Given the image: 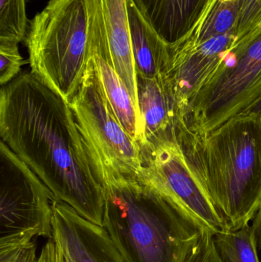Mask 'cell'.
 <instances>
[{
	"instance_id": "obj_19",
	"label": "cell",
	"mask_w": 261,
	"mask_h": 262,
	"mask_svg": "<svg viewBox=\"0 0 261 262\" xmlns=\"http://www.w3.org/2000/svg\"><path fill=\"white\" fill-rule=\"evenodd\" d=\"M261 18V0H245L237 28L236 44H251V34ZM233 46V47H234Z\"/></svg>"
},
{
	"instance_id": "obj_9",
	"label": "cell",
	"mask_w": 261,
	"mask_h": 262,
	"mask_svg": "<svg viewBox=\"0 0 261 262\" xmlns=\"http://www.w3.org/2000/svg\"><path fill=\"white\" fill-rule=\"evenodd\" d=\"M84 3L87 15V47L108 51L110 64L139 111L127 0H84Z\"/></svg>"
},
{
	"instance_id": "obj_11",
	"label": "cell",
	"mask_w": 261,
	"mask_h": 262,
	"mask_svg": "<svg viewBox=\"0 0 261 262\" xmlns=\"http://www.w3.org/2000/svg\"><path fill=\"white\" fill-rule=\"evenodd\" d=\"M136 81L138 104L144 127V140L140 148L179 143V107L165 75L147 78L136 75Z\"/></svg>"
},
{
	"instance_id": "obj_14",
	"label": "cell",
	"mask_w": 261,
	"mask_h": 262,
	"mask_svg": "<svg viewBox=\"0 0 261 262\" xmlns=\"http://www.w3.org/2000/svg\"><path fill=\"white\" fill-rule=\"evenodd\" d=\"M88 58L112 110L123 127L140 146L144 140V124L127 86L106 57L88 51Z\"/></svg>"
},
{
	"instance_id": "obj_6",
	"label": "cell",
	"mask_w": 261,
	"mask_h": 262,
	"mask_svg": "<svg viewBox=\"0 0 261 262\" xmlns=\"http://www.w3.org/2000/svg\"><path fill=\"white\" fill-rule=\"evenodd\" d=\"M49 188L9 146L0 143V249L27 246L52 237Z\"/></svg>"
},
{
	"instance_id": "obj_15",
	"label": "cell",
	"mask_w": 261,
	"mask_h": 262,
	"mask_svg": "<svg viewBox=\"0 0 261 262\" xmlns=\"http://www.w3.org/2000/svg\"><path fill=\"white\" fill-rule=\"evenodd\" d=\"M244 2L245 0H211L189 33L177 43L193 46L228 32L237 34Z\"/></svg>"
},
{
	"instance_id": "obj_2",
	"label": "cell",
	"mask_w": 261,
	"mask_h": 262,
	"mask_svg": "<svg viewBox=\"0 0 261 262\" xmlns=\"http://www.w3.org/2000/svg\"><path fill=\"white\" fill-rule=\"evenodd\" d=\"M104 189V230L125 262H185L207 229L144 174L90 154Z\"/></svg>"
},
{
	"instance_id": "obj_17",
	"label": "cell",
	"mask_w": 261,
	"mask_h": 262,
	"mask_svg": "<svg viewBox=\"0 0 261 262\" xmlns=\"http://www.w3.org/2000/svg\"><path fill=\"white\" fill-rule=\"evenodd\" d=\"M28 23L26 0H0V42L24 41Z\"/></svg>"
},
{
	"instance_id": "obj_20",
	"label": "cell",
	"mask_w": 261,
	"mask_h": 262,
	"mask_svg": "<svg viewBox=\"0 0 261 262\" xmlns=\"http://www.w3.org/2000/svg\"><path fill=\"white\" fill-rule=\"evenodd\" d=\"M214 234L205 229L185 262H222L215 246Z\"/></svg>"
},
{
	"instance_id": "obj_3",
	"label": "cell",
	"mask_w": 261,
	"mask_h": 262,
	"mask_svg": "<svg viewBox=\"0 0 261 262\" xmlns=\"http://www.w3.org/2000/svg\"><path fill=\"white\" fill-rule=\"evenodd\" d=\"M178 141L228 230L250 225L261 208V115H236L202 135L181 130Z\"/></svg>"
},
{
	"instance_id": "obj_13",
	"label": "cell",
	"mask_w": 261,
	"mask_h": 262,
	"mask_svg": "<svg viewBox=\"0 0 261 262\" xmlns=\"http://www.w3.org/2000/svg\"><path fill=\"white\" fill-rule=\"evenodd\" d=\"M130 39L136 75L155 78L165 75L170 60V44L145 19L133 0H127Z\"/></svg>"
},
{
	"instance_id": "obj_16",
	"label": "cell",
	"mask_w": 261,
	"mask_h": 262,
	"mask_svg": "<svg viewBox=\"0 0 261 262\" xmlns=\"http://www.w3.org/2000/svg\"><path fill=\"white\" fill-rule=\"evenodd\" d=\"M216 251L222 262H260L252 226L213 235Z\"/></svg>"
},
{
	"instance_id": "obj_1",
	"label": "cell",
	"mask_w": 261,
	"mask_h": 262,
	"mask_svg": "<svg viewBox=\"0 0 261 262\" xmlns=\"http://www.w3.org/2000/svg\"><path fill=\"white\" fill-rule=\"evenodd\" d=\"M0 136L57 200L103 226L104 189L70 104L32 72L2 87Z\"/></svg>"
},
{
	"instance_id": "obj_23",
	"label": "cell",
	"mask_w": 261,
	"mask_h": 262,
	"mask_svg": "<svg viewBox=\"0 0 261 262\" xmlns=\"http://www.w3.org/2000/svg\"><path fill=\"white\" fill-rule=\"evenodd\" d=\"M245 113H255L261 115V98L255 104H253Z\"/></svg>"
},
{
	"instance_id": "obj_10",
	"label": "cell",
	"mask_w": 261,
	"mask_h": 262,
	"mask_svg": "<svg viewBox=\"0 0 261 262\" xmlns=\"http://www.w3.org/2000/svg\"><path fill=\"white\" fill-rule=\"evenodd\" d=\"M52 237L72 262H125L102 226L80 215L64 202L52 207Z\"/></svg>"
},
{
	"instance_id": "obj_12",
	"label": "cell",
	"mask_w": 261,
	"mask_h": 262,
	"mask_svg": "<svg viewBox=\"0 0 261 262\" xmlns=\"http://www.w3.org/2000/svg\"><path fill=\"white\" fill-rule=\"evenodd\" d=\"M159 36L174 44L186 36L211 0H133Z\"/></svg>"
},
{
	"instance_id": "obj_5",
	"label": "cell",
	"mask_w": 261,
	"mask_h": 262,
	"mask_svg": "<svg viewBox=\"0 0 261 262\" xmlns=\"http://www.w3.org/2000/svg\"><path fill=\"white\" fill-rule=\"evenodd\" d=\"M260 98L261 33L249 46L228 54L188 101L181 115V129L206 134L245 113Z\"/></svg>"
},
{
	"instance_id": "obj_22",
	"label": "cell",
	"mask_w": 261,
	"mask_h": 262,
	"mask_svg": "<svg viewBox=\"0 0 261 262\" xmlns=\"http://www.w3.org/2000/svg\"><path fill=\"white\" fill-rule=\"evenodd\" d=\"M58 246V262H72L70 258H69L65 251L57 243Z\"/></svg>"
},
{
	"instance_id": "obj_4",
	"label": "cell",
	"mask_w": 261,
	"mask_h": 262,
	"mask_svg": "<svg viewBox=\"0 0 261 262\" xmlns=\"http://www.w3.org/2000/svg\"><path fill=\"white\" fill-rule=\"evenodd\" d=\"M24 42L31 72L70 104L88 61L84 0H49L29 21Z\"/></svg>"
},
{
	"instance_id": "obj_7",
	"label": "cell",
	"mask_w": 261,
	"mask_h": 262,
	"mask_svg": "<svg viewBox=\"0 0 261 262\" xmlns=\"http://www.w3.org/2000/svg\"><path fill=\"white\" fill-rule=\"evenodd\" d=\"M69 104L90 154L121 172H143L140 146L112 110L89 58L82 83Z\"/></svg>"
},
{
	"instance_id": "obj_8",
	"label": "cell",
	"mask_w": 261,
	"mask_h": 262,
	"mask_svg": "<svg viewBox=\"0 0 261 262\" xmlns=\"http://www.w3.org/2000/svg\"><path fill=\"white\" fill-rule=\"evenodd\" d=\"M140 149L144 174L156 187L214 235L228 231L179 143Z\"/></svg>"
},
{
	"instance_id": "obj_18",
	"label": "cell",
	"mask_w": 261,
	"mask_h": 262,
	"mask_svg": "<svg viewBox=\"0 0 261 262\" xmlns=\"http://www.w3.org/2000/svg\"><path fill=\"white\" fill-rule=\"evenodd\" d=\"M18 44L0 42V83L2 87L9 84L21 74L25 61L18 50Z\"/></svg>"
},
{
	"instance_id": "obj_21",
	"label": "cell",
	"mask_w": 261,
	"mask_h": 262,
	"mask_svg": "<svg viewBox=\"0 0 261 262\" xmlns=\"http://www.w3.org/2000/svg\"><path fill=\"white\" fill-rule=\"evenodd\" d=\"M251 226L254 228L255 233L256 240H257V246L261 250V208L252 220Z\"/></svg>"
},
{
	"instance_id": "obj_24",
	"label": "cell",
	"mask_w": 261,
	"mask_h": 262,
	"mask_svg": "<svg viewBox=\"0 0 261 262\" xmlns=\"http://www.w3.org/2000/svg\"><path fill=\"white\" fill-rule=\"evenodd\" d=\"M261 33V18L260 20V23H259L258 26L256 28L255 30L254 31L252 34L251 35V41H254L257 36Z\"/></svg>"
}]
</instances>
